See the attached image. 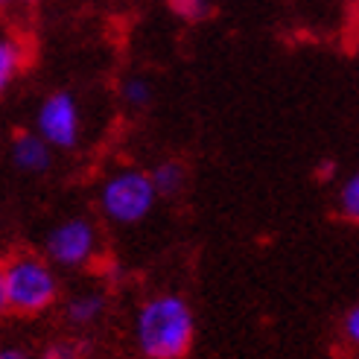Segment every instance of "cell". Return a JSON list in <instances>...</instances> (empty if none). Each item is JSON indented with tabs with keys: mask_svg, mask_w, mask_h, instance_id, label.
Instances as JSON below:
<instances>
[{
	"mask_svg": "<svg viewBox=\"0 0 359 359\" xmlns=\"http://www.w3.org/2000/svg\"><path fill=\"white\" fill-rule=\"evenodd\" d=\"M132 339L143 359H184L196 342V313L178 292L149 295L137 307Z\"/></svg>",
	"mask_w": 359,
	"mask_h": 359,
	"instance_id": "cell-1",
	"label": "cell"
},
{
	"mask_svg": "<svg viewBox=\"0 0 359 359\" xmlns=\"http://www.w3.org/2000/svg\"><path fill=\"white\" fill-rule=\"evenodd\" d=\"M0 269H4L6 307L12 313L41 316L59 301V292H62L59 269L44 255L21 251V255L9 257L6 263H0Z\"/></svg>",
	"mask_w": 359,
	"mask_h": 359,
	"instance_id": "cell-2",
	"label": "cell"
},
{
	"mask_svg": "<svg viewBox=\"0 0 359 359\" xmlns=\"http://www.w3.org/2000/svg\"><path fill=\"white\" fill-rule=\"evenodd\" d=\"M155 202H158V193L152 178L147 170H137V167L114 170L100 184V193H97V205L105 222L120 228L140 225L155 210Z\"/></svg>",
	"mask_w": 359,
	"mask_h": 359,
	"instance_id": "cell-3",
	"label": "cell"
},
{
	"mask_svg": "<svg viewBox=\"0 0 359 359\" xmlns=\"http://www.w3.org/2000/svg\"><path fill=\"white\" fill-rule=\"evenodd\" d=\"M100 228L88 217H67L44 234V257L56 269H85L100 255Z\"/></svg>",
	"mask_w": 359,
	"mask_h": 359,
	"instance_id": "cell-4",
	"label": "cell"
},
{
	"mask_svg": "<svg viewBox=\"0 0 359 359\" xmlns=\"http://www.w3.org/2000/svg\"><path fill=\"white\" fill-rule=\"evenodd\" d=\"M35 135H39L53 152H70L82 140V109L70 91H56L41 100L35 111Z\"/></svg>",
	"mask_w": 359,
	"mask_h": 359,
	"instance_id": "cell-5",
	"label": "cell"
},
{
	"mask_svg": "<svg viewBox=\"0 0 359 359\" xmlns=\"http://www.w3.org/2000/svg\"><path fill=\"white\" fill-rule=\"evenodd\" d=\"M9 158H12L15 170L24 175H44L53 167V149L35 132L15 135L12 147H9Z\"/></svg>",
	"mask_w": 359,
	"mask_h": 359,
	"instance_id": "cell-6",
	"label": "cell"
},
{
	"mask_svg": "<svg viewBox=\"0 0 359 359\" xmlns=\"http://www.w3.org/2000/svg\"><path fill=\"white\" fill-rule=\"evenodd\" d=\"M105 310H109V298H105V292H100V290H82V292L67 298L65 318H67V325H74L79 330H88V327H94L97 321L105 316Z\"/></svg>",
	"mask_w": 359,
	"mask_h": 359,
	"instance_id": "cell-7",
	"label": "cell"
},
{
	"mask_svg": "<svg viewBox=\"0 0 359 359\" xmlns=\"http://www.w3.org/2000/svg\"><path fill=\"white\" fill-rule=\"evenodd\" d=\"M27 62V50L15 35H0V94H6Z\"/></svg>",
	"mask_w": 359,
	"mask_h": 359,
	"instance_id": "cell-8",
	"label": "cell"
},
{
	"mask_svg": "<svg viewBox=\"0 0 359 359\" xmlns=\"http://www.w3.org/2000/svg\"><path fill=\"white\" fill-rule=\"evenodd\" d=\"M149 178H152L158 196H175V193H182V187L187 182V172L178 161H161V164L149 172Z\"/></svg>",
	"mask_w": 359,
	"mask_h": 359,
	"instance_id": "cell-9",
	"label": "cell"
},
{
	"mask_svg": "<svg viewBox=\"0 0 359 359\" xmlns=\"http://www.w3.org/2000/svg\"><path fill=\"white\" fill-rule=\"evenodd\" d=\"M120 100L135 111H143L152 102V82L147 76H126L120 85Z\"/></svg>",
	"mask_w": 359,
	"mask_h": 359,
	"instance_id": "cell-10",
	"label": "cell"
},
{
	"mask_svg": "<svg viewBox=\"0 0 359 359\" xmlns=\"http://www.w3.org/2000/svg\"><path fill=\"white\" fill-rule=\"evenodd\" d=\"M336 205H339V213L345 219H359V175H348L342 184H339V193H336Z\"/></svg>",
	"mask_w": 359,
	"mask_h": 359,
	"instance_id": "cell-11",
	"label": "cell"
},
{
	"mask_svg": "<svg viewBox=\"0 0 359 359\" xmlns=\"http://www.w3.org/2000/svg\"><path fill=\"white\" fill-rule=\"evenodd\" d=\"M167 6L175 18H182L187 24H196V21H205L213 12V0H167Z\"/></svg>",
	"mask_w": 359,
	"mask_h": 359,
	"instance_id": "cell-12",
	"label": "cell"
},
{
	"mask_svg": "<svg viewBox=\"0 0 359 359\" xmlns=\"http://www.w3.org/2000/svg\"><path fill=\"white\" fill-rule=\"evenodd\" d=\"M41 359H85V351L79 342H70V339H59L44 348Z\"/></svg>",
	"mask_w": 359,
	"mask_h": 359,
	"instance_id": "cell-13",
	"label": "cell"
},
{
	"mask_svg": "<svg viewBox=\"0 0 359 359\" xmlns=\"http://www.w3.org/2000/svg\"><path fill=\"white\" fill-rule=\"evenodd\" d=\"M342 336H345V342L348 345H356L359 342V310L351 307L342 318Z\"/></svg>",
	"mask_w": 359,
	"mask_h": 359,
	"instance_id": "cell-14",
	"label": "cell"
},
{
	"mask_svg": "<svg viewBox=\"0 0 359 359\" xmlns=\"http://www.w3.org/2000/svg\"><path fill=\"white\" fill-rule=\"evenodd\" d=\"M35 4H39V0H0V12L4 15H24Z\"/></svg>",
	"mask_w": 359,
	"mask_h": 359,
	"instance_id": "cell-15",
	"label": "cell"
},
{
	"mask_svg": "<svg viewBox=\"0 0 359 359\" xmlns=\"http://www.w3.org/2000/svg\"><path fill=\"white\" fill-rule=\"evenodd\" d=\"M0 359H35L27 348H18V345H0Z\"/></svg>",
	"mask_w": 359,
	"mask_h": 359,
	"instance_id": "cell-16",
	"label": "cell"
},
{
	"mask_svg": "<svg viewBox=\"0 0 359 359\" xmlns=\"http://www.w3.org/2000/svg\"><path fill=\"white\" fill-rule=\"evenodd\" d=\"M4 313H9V307H6V290H4V269H0V316Z\"/></svg>",
	"mask_w": 359,
	"mask_h": 359,
	"instance_id": "cell-17",
	"label": "cell"
}]
</instances>
